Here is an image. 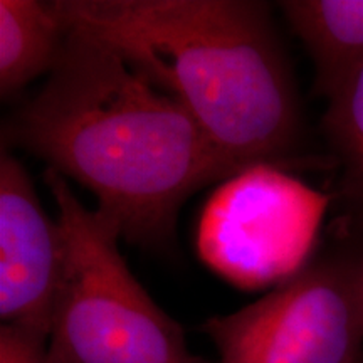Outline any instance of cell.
<instances>
[{
  "label": "cell",
  "mask_w": 363,
  "mask_h": 363,
  "mask_svg": "<svg viewBox=\"0 0 363 363\" xmlns=\"http://www.w3.org/2000/svg\"><path fill=\"white\" fill-rule=\"evenodd\" d=\"M65 267L57 220L45 214L26 167L0 157V318L2 325L51 337Z\"/></svg>",
  "instance_id": "8992f818"
},
{
  "label": "cell",
  "mask_w": 363,
  "mask_h": 363,
  "mask_svg": "<svg viewBox=\"0 0 363 363\" xmlns=\"http://www.w3.org/2000/svg\"><path fill=\"white\" fill-rule=\"evenodd\" d=\"M0 363H49V338L21 326L2 325Z\"/></svg>",
  "instance_id": "30bf717a"
},
{
  "label": "cell",
  "mask_w": 363,
  "mask_h": 363,
  "mask_svg": "<svg viewBox=\"0 0 363 363\" xmlns=\"http://www.w3.org/2000/svg\"><path fill=\"white\" fill-rule=\"evenodd\" d=\"M279 7L310 54L313 89L328 99L363 62V0H289Z\"/></svg>",
  "instance_id": "52a82bcc"
},
{
  "label": "cell",
  "mask_w": 363,
  "mask_h": 363,
  "mask_svg": "<svg viewBox=\"0 0 363 363\" xmlns=\"http://www.w3.org/2000/svg\"><path fill=\"white\" fill-rule=\"evenodd\" d=\"M362 363H363V362H362Z\"/></svg>",
  "instance_id": "8fae6325"
},
{
  "label": "cell",
  "mask_w": 363,
  "mask_h": 363,
  "mask_svg": "<svg viewBox=\"0 0 363 363\" xmlns=\"http://www.w3.org/2000/svg\"><path fill=\"white\" fill-rule=\"evenodd\" d=\"M190 111L239 172L289 167L305 138L291 65L267 4L252 0H54Z\"/></svg>",
  "instance_id": "7a4b0ae2"
},
{
  "label": "cell",
  "mask_w": 363,
  "mask_h": 363,
  "mask_svg": "<svg viewBox=\"0 0 363 363\" xmlns=\"http://www.w3.org/2000/svg\"><path fill=\"white\" fill-rule=\"evenodd\" d=\"M321 128L342 172L340 189L350 217L363 224V62L328 98Z\"/></svg>",
  "instance_id": "9c48e42d"
},
{
  "label": "cell",
  "mask_w": 363,
  "mask_h": 363,
  "mask_svg": "<svg viewBox=\"0 0 363 363\" xmlns=\"http://www.w3.org/2000/svg\"><path fill=\"white\" fill-rule=\"evenodd\" d=\"M203 331L220 363H362V222L350 217L301 269Z\"/></svg>",
  "instance_id": "277c9868"
},
{
  "label": "cell",
  "mask_w": 363,
  "mask_h": 363,
  "mask_svg": "<svg viewBox=\"0 0 363 363\" xmlns=\"http://www.w3.org/2000/svg\"><path fill=\"white\" fill-rule=\"evenodd\" d=\"M44 182L65 240L49 363H206L126 266L115 220L86 208L54 169Z\"/></svg>",
  "instance_id": "3957f363"
},
{
  "label": "cell",
  "mask_w": 363,
  "mask_h": 363,
  "mask_svg": "<svg viewBox=\"0 0 363 363\" xmlns=\"http://www.w3.org/2000/svg\"><path fill=\"white\" fill-rule=\"evenodd\" d=\"M69 27L52 2L0 0V93L7 99L56 66Z\"/></svg>",
  "instance_id": "ba28073f"
},
{
  "label": "cell",
  "mask_w": 363,
  "mask_h": 363,
  "mask_svg": "<svg viewBox=\"0 0 363 363\" xmlns=\"http://www.w3.org/2000/svg\"><path fill=\"white\" fill-rule=\"evenodd\" d=\"M331 199L274 165L227 179L199 224L202 259L244 289L279 284L315 251Z\"/></svg>",
  "instance_id": "5b68a950"
},
{
  "label": "cell",
  "mask_w": 363,
  "mask_h": 363,
  "mask_svg": "<svg viewBox=\"0 0 363 363\" xmlns=\"http://www.w3.org/2000/svg\"><path fill=\"white\" fill-rule=\"evenodd\" d=\"M6 135L89 189L98 211L143 247H167L190 195L239 174L179 99L71 27L48 83Z\"/></svg>",
  "instance_id": "6da1fadb"
}]
</instances>
